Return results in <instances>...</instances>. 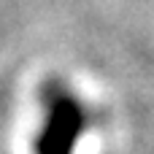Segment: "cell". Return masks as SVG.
<instances>
[{
	"mask_svg": "<svg viewBox=\"0 0 154 154\" xmlns=\"http://www.w3.org/2000/svg\"><path fill=\"white\" fill-rule=\"evenodd\" d=\"M43 108H46V122L41 127L35 152L38 154H70L76 138L84 130V108L79 100L65 92L62 87L51 84L43 92Z\"/></svg>",
	"mask_w": 154,
	"mask_h": 154,
	"instance_id": "obj_1",
	"label": "cell"
}]
</instances>
